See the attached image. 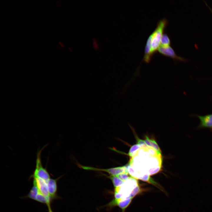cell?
Segmentation results:
<instances>
[{"mask_svg": "<svg viewBox=\"0 0 212 212\" xmlns=\"http://www.w3.org/2000/svg\"><path fill=\"white\" fill-rule=\"evenodd\" d=\"M129 164L140 174L152 175L160 171L162 158L161 155L153 156L137 153L131 157Z\"/></svg>", "mask_w": 212, "mask_h": 212, "instance_id": "1", "label": "cell"}, {"mask_svg": "<svg viewBox=\"0 0 212 212\" xmlns=\"http://www.w3.org/2000/svg\"><path fill=\"white\" fill-rule=\"evenodd\" d=\"M138 186V181L135 178L130 177L121 186L115 188V198L132 199L133 192Z\"/></svg>", "mask_w": 212, "mask_h": 212, "instance_id": "2", "label": "cell"}, {"mask_svg": "<svg viewBox=\"0 0 212 212\" xmlns=\"http://www.w3.org/2000/svg\"><path fill=\"white\" fill-rule=\"evenodd\" d=\"M168 24V21L165 18L158 21L155 28L150 34L152 51L153 54L158 52L160 47L161 37Z\"/></svg>", "mask_w": 212, "mask_h": 212, "instance_id": "3", "label": "cell"}, {"mask_svg": "<svg viewBox=\"0 0 212 212\" xmlns=\"http://www.w3.org/2000/svg\"><path fill=\"white\" fill-rule=\"evenodd\" d=\"M79 165L80 167L85 170L104 171L112 175L116 176L120 173H128L126 166L107 169H100L80 165Z\"/></svg>", "mask_w": 212, "mask_h": 212, "instance_id": "4", "label": "cell"}, {"mask_svg": "<svg viewBox=\"0 0 212 212\" xmlns=\"http://www.w3.org/2000/svg\"><path fill=\"white\" fill-rule=\"evenodd\" d=\"M158 52L164 56L172 58L175 61L177 60L183 62H186L187 61L186 59L178 56L170 46L167 47L160 46Z\"/></svg>", "mask_w": 212, "mask_h": 212, "instance_id": "5", "label": "cell"}, {"mask_svg": "<svg viewBox=\"0 0 212 212\" xmlns=\"http://www.w3.org/2000/svg\"><path fill=\"white\" fill-rule=\"evenodd\" d=\"M31 178L33 179V183L36 185L41 193L47 197L51 198L48 192L47 185L48 181L38 177H32Z\"/></svg>", "mask_w": 212, "mask_h": 212, "instance_id": "6", "label": "cell"}, {"mask_svg": "<svg viewBox=\"0 0 212 212\" xmlns=\"http://www.w3.org/2000/svg\"><path fill=\"white\" fill-rule=\"evenodd\" d=\"M128 173L131 177L136 179L142 180L143 181L148 182L155 185L157 184L148 175H142L138 173L135 171L133 168L129 164L126 166Z\"/></svg>", "mask_w": 212, "mask_h": 212, "instance_id": "7", "label": "cell"}, {"mask_svg": "<svg viewBox=\"0 0 212 212\" xmlns=\"http://www.w3.org/2000/svg\"><path fill=\"white\" fill-rule=\"evenodd\" d=\"M193 116L198 117L200 121L198 129L207 128L212 130V114L203 116L195 115Z\"/></svg>", "mask_w": 212, "mask_h": 212, "instance_id": "8", "label": "cell"}, {"mask_svg": "<svg viewBox=\"0 0 212 212\" xmlns=\"http://www.w3.org/2000/svg\"><path fill=\"white\" fill-rule=\"evenodd\" d=\"M132 200V198H115L109 203L107 206L110 208L114 206H117L124 211L125 209L129 205Z\"/></svg>", "mask_w": 212, "mask_h": 212, "instance_id": "9", "label": "cell"}, {"mask_svg": "<svg viewBox=\"0 0 212 212\" xmlns=\"http://www.w3.org/2000/svg\"><path fill=\"white\" fill-rule=\"evenodd\" d=\"M58 179L50 178L47 182V185L49 194L53 200L59 198L57 195V184Z\"/></svg>", "mask_w": 212, "mask_h": 212, "instance_id": "10", "label": "cell"}, {"mask_svg": "<svg viewBox=\"0 0 212 212\" xmlns=\"http://www.w3.org/2000/svg\"><path fill=\"white\" fill-rule=\"evenodd\" d=\"M151 36L150 34L148 37L145 45L143 60L146 63L150 62L153 54L152 51L151 46Z\"/></svg>", "mask_w": 212, "mask_h": 212, "instance_id": "11", "label": "cell"}, {"mask_svg": "<svg viewBox=\"0 0 212 212\" xmlns=\"http://www.w3.org/2000/svg\"><path fill=\"white\" fill-rule=\"evenodd\" d=\"M39 192V190L34 183H33V186L30 190L28 194L26 196L24 197V198H29L34 200L35 197Z\"/></svg>", "mask_w": 212, "mask_h": 212, "instance_id": "12", "label": "cell"}, {"mask_svg": "<svg viewBox=\"0 0 212 212\" xmlns=\"http://www.w3.org/2000/svg\"><path fill=\"white\" fill-rule=\"evenodd\" d=\"M170 44L171 41L169 37L167 34L164 33L161 37L160 46L167 47L170 46Z\"/></svg>", "mask_w": 212, "mask_h": 212, "instance_id": "13", "label": "cell"}, {"mask_svg": "<svg viewBox=\"0 0 212 212\" xmlns=\"http://www.w3.org/2000/svg\"><path fill=\"white\" fill-rule=\"evenodd\" d=\"M108 178L112 181L114 186L115 188L120 186L124 182L123 181L116 176L111 175Z\"/></svg>", "mask_w": 212, "mask_h": 212, "instance_id": "14", "label": "cell"}, {"mask_svg": "<svg viewBox=\"0 0 212 212\" xmlns=\"http://www.w3.org/2000/svg\"><path fill=\"white\" fill-rule=\"evenodd\" d=\"M141 147L140 145L137 144L132 146L130 148L128 153L129 156L131 157L134 156L137 154L138 151Z\"/></svg>", "mask_w": 212, "mask_h": 212, "instance_id": "15", "label": "cell"}, {"mask_svg": "<svg viewBox=\"0 0 212 212\" xmlns=\"http://www.w3.org/2000/svg\"><path fill=\"white\" fill-rule=\"evenodd\" d=\"M151 147L153 148L156 151L158 155H161V151L157 143L155 140L153 139H150Z\"/></svg>", "mask_w": 212, "mask_h": 212, "instance_id": "16", "label": "cell"}, {"mask_svg": "<svg viewBox=\"0 0 212 212\" xmlns=\"http://www.w3.org/2000/svg\"><path fill=\"white\" fill-rule=\"evenodd\" d=\"M128 173H125L119 174L116 175V176L124 181L127 180L130 177L128 175Z\"/></svg>", "mask_w": 212, "mask_h": 212, "instance_id": "17", "label": "cell"}, {"mask_svg": "<svg viewBox=\"0 0 212 212\" xmlns=\"http://www.w3.org/2000/svg\"><path fill=\"white\" fill-rule=\"evenodd\" d=\"M92 44L93 48L96 50H98L99 47L97 39L95 38H94Z\"/></svg>", "mask_w": 212, "mask_h": 212, "instance_id": "18", "label": "cell"}, {"mask_svg": "<svg viewBox=\"0 0 212 212\" xmlns=\"http://www.w3.org/2000/svg\"><path fill=\"white\" fill-rule=\"evenodd\" d=\"M145 140H144L146 145L148 146L151 147V143L150 141V139L147 136L145 137Z\"/></svg>", "mask_w": 212, "mask_h": 212, "instance_id": "19", "label": "cell"}, {"mask_svg": "<svg viewBox=\"0 0 212 212\" xmlns=\"http://www.w3.org/2000/svg\"><path fill=\"white\" fill-rule=\"evenodd\" d=\"M59 43L60 44V45H61L62 47H64V45H63V44L62 43V42H59Z\"/></svg>", "mask_w": 212, "mask_h": 212, "instance_id": "20", "label": "cell"}]
</instances>
